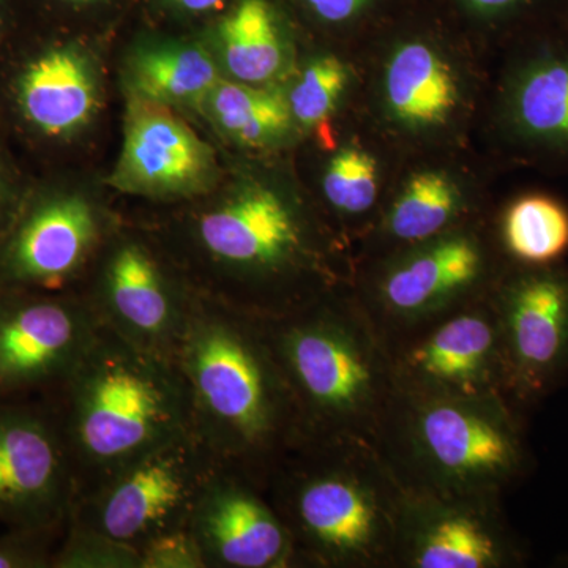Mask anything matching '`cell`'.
<instances>
[{
    "mask_svg": "<svg viewBox=\"0 0 568 568\" xmlns=\"http://www.w3.org/2000/svg\"><path fill=\"white\" fill-rule=\"evenodd\" d=\"M175 362L189 388L193 432L220 465L263 488L302 443V429L260 321L197 293Z\"/></svg>",
    "mask_w": 568,
    "mask_h": 568,
    "instance_id": "cell-1",
    "label": "cell"
},
{
    "mask_svg": "<svg viewBox=\"0 0 568 568\" xmlns=\"http://www.w3.org/2000/svg\"><path fill=\"white\" fill-rule=\"evenodd\" d=\"M261 489L290 530L297 567L396 568L407 489L376 444L304 440Z\"/></svg>",
    "mask_w": 568,
    "mask_h": 568,
    "instance_id": "cell-2",
    "label": "cell"
},
{
    "mask_svg": "<svg viewBox=\"0 0 568 568\" xmlns=\"http://www.w3.org/2000/svg\"><path fill=\"white\" fill-rule=\"evenodd\" d=\"M43 402L61 432L77 500L145 452L192 429L178 362L130 345L102 325L77 368Z\"/></svg>",
    "mask_w": 568,
    "mask_h": 568,
    "instance_id": "cell-3",
    "label": "cell"
},
{
    "mask_svg": "<svg viewBox=\"0 0 568 568\" xmlns=\"http://www.w3.org/2000/svg\"><path fill=\"white\" fill-rule=\"evenodd\" d=\"M257 321L293 394L302 443L376 444L398 387L387 336L358 295L336 287L293 313Z\"/></svg>",
    "mask_w": 568,
    "mask_h": 568,
    "instance_id": "cell-4",
    "label": "cell"
},
{
    "mask_svg": "<svg viewBox=\"0 0 568 568\" xmlns=\"http://www.w3.org/2000/svg\"><path fill=\"white\" fill-rule=\"evenodd\" d=\"M205 275L194 290L272 320L339 287L320 265L304 216L282 194L252 186L194 216L185 230Z\"/></svg>",
    "mask_w": 568,
    "mask_h": 568,
    "instance_id": "cell-5",
    "label": "cell"
},
{
    "mask_svg": "<svg viewBox=\"0 0 568 568\" xmlns=\"http://www.w3.org/2000/svg\"><path fill=\"white\" fill-rule=\"evenodd\" d=\"M526 424L508 399L398 390L376 446L409 491L504 500L532 470Z\"/></svg>",
    "mask_w": 568,
    "mask_h": 568,
    "instance_id": "cell-6",
    "label": "cell"
},
{
    "mask_svg": "<svg viewBox=\"0 0 568 568\" xmlns=\"http://www.w3.org/2000/svg\"><path fill=\"white\" fill-rule=\"evenodd\" d=\"M220 465L192 429L121 467L71 508L69 521L140 548L186 528L197 497Z\"/></svg>",
    "mask_w": 568,
    "mask_h": 568,
    "instance_id": "cell-7",
    "label": "cell"
},
{
    "mask_svg": "<svg viewBox=\"0 0 568 568\" xmlns=\"http://www.w3.org/2000/svg\"><path fill=\"white\" fill-rule=\"evenodd\" d=\"M499 278L493 272L487 245L457 226L399 248L373 282L355 294L392 339L487 297Z\"/></svg>",
    "mask_w": 568,
    "mask_h": 568,
    "instance_id": "cell-8",
    "label": "cell"
},
{
    "mask_svg": "<svg viewBox=\"0 0 568 568\" xmlns=\"http://www.w3.org/2000/svg\"><path fill=\"white\" fill-rule=\"evenodd\" d=\"M506 366L507 396L523 414L568 377V268L514 264L491 293Z\"/></svg>",
    "mask_w": 568,
    "mask_h": 568,
    "instance_id": "cell-9",
    "label": "cell"
},
{
    "mask_svg": "<svg viewBox=\"0 0 568 568\" xmlns=\"http://www.w3.org/2000/svg\"><path fill=\"white\" fill-rule=\"evenodd\" d=\"M388 345L399 392L508 399L491 294L388 339Z\"/></svg>",
    "mask_w": 568,
    "mask_h": 568,
    "instance_id": "cell-10",
    "label": "cell"
},
{
    "mask_svg": "<svg viewBox=\"0 0 568 568\" xmlns=\"http://www.w3.org/2000/svg\"><path fill=\"white\" fill-rule=\"evenodd\" d=\"M95 260L91 286L78 294L99 324L130 345L175 361L197 294L192 283L138 237L111 242Z\"/></svg>",
    "mask_w": 568,
    "mask_h": 568,
    "instance_id": "cell-11",
    "label": "cell"
},
{
    "mask_svg": "<svg viewBox=\"0 0 568 568\" xmlns=\"http://www.w3.org/2000/svg\"><path fill=\"white\" fill-rule=\"evenodd\" d=\"M104 244L102 215L81 194H26L0 235V290L73 293Z\"/></svg>",
    "mask_w": 568,
    "mask_h": 568,
    "instance_id": "cell-12",
    "label": "cell"
},
{
    "mask_svg": "<svg viewBox=\"0 0 568 568\" xmlns=\"http://www.w3.org/2000/svg\"><path fill=\"white\" fill-rule=\"evenodd\" d=\"M99 331L81 294L0 290V398L50 394Z\"/></svg>",
    "mask_w": 568,
    "mask_h": 568,
    "instance_id": "cell-13",
    "label": "cell"
},
{
    "mask_svg": "<svg viewBox=\"0 0 568 568\" xmlns=\"http://www.w3.org/2000/svg\"><path fill=\"white\" fill-rule=\"evenodd\" d=\"M77 500L50 406L0 398V525L63 526Z\"/></svg>",
    "mask_w": 568,
    "mask_h": 568,
    "instance_id": "cell-14",
    "label": "cell"
},
{
    "mask_svg": "<svg viewBox=\"0 0 568 568\" xmlns=\"http://www.w3.org/2000/svg\"><path fill=\"white\" fill-rule=\"evenodd\" d=\"M528 548L508 525L503 499L407 489L396 568H518Z\"/></svg>",
    "mask_w": 568,
    "mask_h": 568,
    "instance_id": "cell-15",
    "label": "cell"
},
{
    "mask_svg": "<svg viewBox=\"0 0 568 568\" xmlns=\"http://www.w3.org/2000/svg\"><path fill=\"white\" fill-rule=\"evenodd\" d=\"M189 528L207 568H294L293 538L260 485L220 466L194 504Z\"/></svg>",
    "mask_w": 568,
    "mask_h": 568,
    "instance_id": "cell-16",
    "label": "cell"
},
{
    "mask_svg": "<svg viewBox=\"0 0 568 568\" xmlns=\"http://www.w3.org/2000/svg\"><path fill=\"white\" fill-rule=\"evenodd\" d=\"M212 149L168 104L136 95L129 102L125 140L112 189L156 200L203 194L212 185Z\"/></svg>",
    "mask_w": 568,
    "mask_h": 568,
    "instance_id": "cell-17",
    "label": "cell"
},
{
    "mask_svg": "<svg viewBox=\"0 0 568 568\" xmlns=\"http://www.w3.org/2000/svg\"><path fill=\"white\" fill-rule=\"evenodd\" d=\"M0 81L3 106L32 141L55 144L80 132L97 106V89L84 55L69 44L24 52Z\"/></svg>",
    "mask_w": 568,
    "mask_h": 568,
    "instance_id": "cell-18",
    "label": "cell"
},
{
    "mask_svg": "<svg viewBox=\"0 0 568 568\" xmlns=\"http://www.w3.org/2000/svg\"><path fill=\"white\" fill-rule=\"evenodd\" d=\"M506 121L530 156L568 166V40H540L515 65Z\"/></svg>",
    "mask_w": 568,
    "mask_h": 568,
    "instance_id": "cell-19",
    "label": "cell"
},
{
    "mask_svg": "<svg viewBox=\"0 0 568 568\" xmlns=\"http://www.w3.org/2000/svg\"><path fill=\"white\" fill-rule=\"evenodd\" d=\"M384 99L395 121L409 129H432L443 125L457 108L458 80L432 44L407 41L388 59Z\"/></svg>",
    "mask_w": 568,
    "mask_h": 568,
    "instance_id": "cell-20",
    "label": "cell"
},
{
    "mask_svg": "<svg viewBox=\"0 0 568 568\" xmlns=\"http://www.w3.org/2000/svg\"><path fill=\"white\" fill-rule=\"evenodd\" d=\"M465 201L457 183L439 171L418 173L390 205L383 223L387 241L398 248L422 244L458 226Z\"/></svg>",
    "mask_w": 568,
    "mask_h": 568,
    "instance_id": "cell-21",
    "label": "cell"
},
{
    "mask_svg": "<svg viewBox=\"0 0 568 568\" xmlns=\"http://www.w3.org/2000/svg\"><path fill=\"white\" fill-rule=\"evenodd\" d=\"M224 63L235 80L263 84L283 69L284 43L267 0H241L220 26Z\"/></svg>",
    "mask_w": 568,
    "mask_h": 568,
    "instance_id": "cell-22",
    "label": "cell"
},
{
    "mask_svg": "<svg viewBox=\"0 0 568 568\" xmlns=\"http://www.w3.org/2000/svg\"><path fill=\"white\" fill-rule=\"evenodd\" d=\"M500 244L511 264H559L568 253L567 205L549 194H523L504 212Z\"/></svg>",
    "mask_w": 568,
    "mask_h": 568,
    "instance_id": "cell-23",
    "label": "cell"
},
{
    "mask_svg": "<svg viewBox=\"0 0 568 568\" xmlns=\"http://www.w3.org/2000/svg\"><path fill=\"white\" fill-rule=\"evenodd\" d=\"M133 81L140 95L170 104L207 100L220 78L207 52L201 48L174 47L138 55Z\"/></svg>",
    "mask_w": 568,
    "mask_h": 568,
    "instance_id": "cell-24",
    "label": "cell"
},
{
    "mask_svg": "<svg viewBox=\"0 0 568 568\" xmlns=\"http://www.w3.org/2000/svg\"><path fill=\"white\" fill-rule=\"evenodd\" d=\"M207 102L224 132L250 145L276 140L294 119L290 102L282 93L253 88L245 82L220 81L209 93Z\"/></svg>",
    "mask_w": 568,
    "mask_h": 568,
    "instance_id": "cell-25",
    "label": "cell"
},
{
    "mask_svg": "<svg viewBox=\"0 0 568 568\" xmlns=\"http://www.w3.org/2000/svg\"><path fill=\"white\" fill-rule=\"evenodd\" d=\"M323 192L342 216L357 219L372 212L379 194L376 160L362 149H343L328 163Z\"/></svg>",
    "mask_w": 568,
    "mask_h": 568,
    "instance_id": "cell-26",
    "label": "cell"
},
{
    "mask_svg": "<svg viewBox=\"0 0 568 568\" xmlns=\"http://www.w3.org/2000/svg\"><path fill=\"white\" fill-rule=\"evenodd\" d=\"M347 80L346 65L335 55H324L310 63L287 99L295 121L305 126L327 121L345 92Z\"/></svg>",
    "mask_w": 568,
    "mask_h": 568,
    "instance_id": "cell-27",
    "label": "cell"
},
{
    "mask_svg": "<svg viewBox=\"0 0 568 568\" xmlns=\"http://www.w3.org/2000/svg\"><path fill=\"white\" fill-rule=\"evenodd\" d=\"M52 568H141L140 549L67 521Z\"/></svg>",
    "mask_w": 568,
    "mask_h": 568,
    "instance_id": "cell-28",
    "label": "cell"
},
{
    "mask_svg": "<svg viewBox=\"0 0 568 568\" xmlns=\"http://www.w3.org/2000/svg\"><path fill=\"white\" fill-rule=\"evenodd\" d=\"M67 525L18 526L0 534V568H52Z\"/></svg>",
    "mask_w": 568,
    "mask_h": 568,
    "instance_id": "cell-29",
    "label": "cell"
},
{
    "mask_svg": "<svg viewBox=\"0 0 568 568\" xmlns=\"http://www.w3.org/2000/svg\"><path fill=\"white\" fill-rule=\"evenodd\" d=\"M138 549L141 568H207L203 549L189 526L160 534Z\"/></svg>",
    "mask_w": 568,
    "mask_h": 568,
    "instance_id": "cell-30",
    "label": "cell"
},
{
    "mask_svg": "<svg viewBox=\"0 0 568 568\" xmlns=\"http://www.w3.org/2000/svg\"><path fill=\"white\" fill-rule=\"evenodd\" d=\"M24 196L26 192L14 178L13 168L7 160L6 152L0 148V235L6 233L7 227L13 222Z\"/></svg>",
    "mask_w": 568,
    "mask_h": 568,
    "instance_id": "cell-31",
    "label": "cell"
},
{
    "mask_svg": "<svg viewBox=\"0 0 568 568\" xmlns=\"http://www.w3.org/2000/svg\"><path fill=\"white\" fill-rule=\"evenodd\" d=\"M373 0H305L317 18L332 24L354 20Z\"/></svg>",
    "mask_w": 568,
    "mask_h": 568,
    "instance_id": "cell-32",
    "label": "cell"
},
{
    "mask_svg": "<svg viewBox=\"0 0 568 568\" xmlns=\"http://www.w3.org/2000/svg\"><path fill=\"white\" fill-rule=\"evenodd\" d=\"M467 9L487 18H510L532 9L537 0H463Z\"/></svg>",
    "mask_w": 568,
    "mask_h": 568,
    "instance_id": "cell-33",
    "label": "cell"
},
{
    "mask_svg": "<svg viewBox=\"0 0 568 568\" xmlns=\"http://www.w3.org/2000/svg\"><path fill=\"white\" fill-rule=\"evenodd\" d=\"M182 9L194 11V13H201V11H207L219 7L223 0H173Z\"/></svg>",
    "mask_w": 568,
    "mask_h": 568,
    "instance_id": "cell-34",
    "label": "cell"
},
{
    "mask_svg": "<svg viewBox=\"0 0 568 568\" xmlns=\"http://www.w3.org/2000/svg\"><path fill=\"white\" fill-rule=\"evenodd\" d=\"M3 37H6V14H3L2 6H0V54H2L3 50Z\"/></svg>",
    "mask_w": 568,
    "mask_h": 568,
    "instance_id": "cell-35",
    "label": "cell"
},
{
    "mask_svg": "<svg viewBox=\"0 0 568 568\" xmlns=\"http://www.w3.org/2000/svg\"><path fill=\"white\" fill-rule=\"evenodd\" d=\"M65 2H89V0H65Z\"/></svg>",
    "mask_w": 568,
    "mask_h": 568,
    "instance_id": "cell-36",
    "label": "cell"
}]
</instances>
